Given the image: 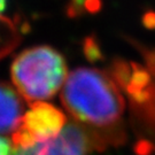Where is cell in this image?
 Instances as JSON below:
<instances>
[{
    "label": "cell",
    "instance_id": "obj_4",
    "mask_svg": "<svg viewBox=\"0 0 155 155\" xmlns=\"http://www.w3.org/2000/svg\"><path fill=\"white\" fill-rule=\"evenodd\" d=\"M67 118L63 113L46 102H33L23 116L21 127L13 136V144L52 137L62 130Z\"/></svg>",
    "mask_w": 155,
    "mask_h": 155
},
{
    "label": "cell",
    "instance_id": "obj_7",
    "mask_svg": "<svg viewBox=\"0 0 155 155\" xmlns=\"http://www.w3.org/2000/svg\"><path fill=\"white\" fill-rule=\"evenodd\" d=\"M89 2L90 0H72V6L76 7L77 9H79V8H83V7L84 8L87 7Z\"/></svg>",
    "mask_w": 155,
    "mask_h": 155
},
{
    "label": "cell",
    "instance_id": "obj_2",
    "mask_svg": "<svg viewBox=\"0 0 155 155\" xmlns=\"http://www.w3.org/2000/svg\"><path fill=\"white\" fill-rule=\"evenodd\" d=\"M67 77L63 56L48 46L24 51L12 64V79L15 87L32 104L52 98L63 87Z\"/></svg>",
    "mask_w": 155,
    "mask_h": 155
},
{
    "label": "cell",
    "instance_id": "obj_3",
    "mask_svg": "<svg viewBox=\"0 0 155 155\" xmlns=\"http://www.w3.org/2000/svg\"><path fill=\"white\" fill-rule=\"evenodd\" d=\"M95 144L91 133L77 122H67L52 137L14 144V155H87Z\"/></svg>",
    "mask_w": 155,
    "mask_h": 155
},
{
    "label": "cell",
    "instance_id": "obj_6",
    "mask_svg": "<svg viewBox=\"0 0 155 155\" xmlns=\"http://www.w3.org/2000/svg\"><path fill=\"white\" fill-rule=\"evenodd\" d=\"M0 155H14V144L8 139L0 137Z\"/></svg>",
    "mask_w": 155,
    "mask_h": 155
},
{
    "label": "cell",
    "instance_id": "obj_1",
    "mask_svg": "<svg viewBox=\"0 0 155 155\" xmlns=\"http://www.w3.org/2000/svg\"><path fill=\"white\" fill-rule=\"evenodd\" d=\"M61 99L67 110L92 136L97 130L110 133L118 130L124 113V99L110 78L99 69L77 68L71 71Z\"/></svg>",
    "mask_w": 155,
    "mask_h": 155
},
{
    "label": "cell",
    "instance_id": "obj_5",
    "mask_svg": "<svg viewBox=\"0 0 155 155\" xmlns=\"http://www.w3.org/2000/svg\"><path fill=\"white\" fill-rule=\"evenodd\" d=\"M23 107L11 86L0 84V133L16 132L23 120Z\"/></svg>",
    "mask_w": 155,
    "mask_h": 155
},
{
    "label": "cell",
    "instance_id": "obj_8",
    "mask_svg": "<svg viewBox=\"0 0 155 155\" xmlns=\"http://www.w3.org/2000/svg\"><path fill=\"white\" fill-rule=\"evenodd\" d=\"M6 4H7V0H0V14L5 11Z\"/></svg>",
    "mask_w": 155,
    "mask_h": 155
}]
</instances>
